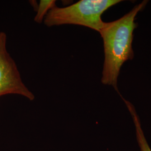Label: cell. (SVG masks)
Here are the masks:
<instances>
[{
  "mask_svg": "<svg viewBox=\"0 0 151 151\" xmlns=\"http://www.w3.org/2000/svg\"><path fill=\"white\" fill-rule=\"evenodd\" d=\"M55 1H40L37 7V14L34 18L35 22L41 23L44 21L47 14L55 6Z\"/></svg>",
  "mask_w": 151,
  "mask_h": 151,
  "instance_id": "5b68a950",
  "label": "cell"
},
{
  "mask_svg": "<svg viewBox=\"0 0 151 151\" xmlns=\"http://www.w3.org/2000/svg\"><path fill=\"white\" fill-rule=\"evenodd\" d=\"M148 1H143L118 20L105 22L100 34L103 38L105 59L101 82L111 85L119 92L118 77L122 65L134 58L132 48L133 32L137 27L135 17L146 6Z\"/></svg>",
  "mask_w": 151,
  "mask_h": 151,
  "instance_id": "6da1fadb",
  "label": "cell"
},
{
  "mask_svg": "<svg viewBox=\"0 0 151 151\" xmlns=\"http://www.w3.org/2000/svg\"><path fill=\"white\" fill-rule=\"evenodd\" d=\"M120 0H81L66 7L55 6L44 19L49 27L76 25L89 27L98 32L105 22L102 15L110 7L122 2Z\"/></svg>",
  "mask_w": 151,
  "mask_h": 151,
  "instance_id": "7a4b0ae2",
  "label": "cell"
},
{
  "mask_svg": "<svg viewBox=\"0 0 151 151\" xmlns=\"http://www.w3.org/2000/svg\"><path fill=\"white\" fill-rule=\"evenodd\" d=\"M8 94H16L30 101L35 96L22 80L15 60L7 49V35L0 32V97Z\"/></svg>",
  "mask_w": 151,
  "mask_h": 151,
  "instance_id": "3957f363",
  "label": "cell"
},
{
  "mask_svg": "<svg viewBox=\"0 0 151 151\" xmlns=\"http://www.w3.org/2000/svg\"><path fill=\"white\" fill-rule=\"evenodd\" d=\"M123 98V97H122V99ZM123 100L126 104V105L128 108L130 113L133 117V119L135 124L137 139L139 146L140 147V151H151V148L147 143L145 136L144 135L138 115L136 113L135 109L134 108L133 105L128 101H127L126 100H125L124 99H123Z\"/></svg>",
  "mask_w": 151,
  "mask_h": 151,
  "instance_id": "277c9868",
  "label": "cell"
}]
</instances>
